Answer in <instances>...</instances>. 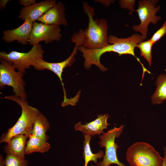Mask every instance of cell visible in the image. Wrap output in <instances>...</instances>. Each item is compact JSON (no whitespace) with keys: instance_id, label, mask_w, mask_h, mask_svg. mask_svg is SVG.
<instances>
[{"instance_id":"obj_26","label":"cell","mask_w":166,"mask_h":166,"mask_svg":"<svg viewBox=\"0 0 166 166\" xmlns=\"http://www.w3.org/2000/svg\"><path fill=\"white\" fill-rule=\"evenodd\" d=\"M164 155L162 166H166V147L164 148Z\"/></svg>"},{"instance_id":"obj_25","label":"cell","mask_w":166,"mask_h":166,"mask_svg":"<svg viewBox=\"0 0 166 166\" xmlns=\"http://www.w3.org/2000/svg\"><path fill=\"white\" fill-rule=\"evenodd\" d=\"M9 0H0V8L1 9H4L6 6L8 2L10 1Z\"/></svg>"},{"instance_id":"obj_22","label":"cell","mask_w":166,"mask_h":166,"mask_svg":"<svg viewBox=\"0 0 166 166\" xmlns=\"http://www.w3.org/2000/svg\"><path fill=\"white\" fill-rule=\"evenodd\" d=\"M166 34V20L162 26L152 35L150 40L153 44Z\"/></svg>"},{"instance_id":"obj_4","label":"cell","mask_w":166,"mask_h":166,"mask_svg":"<svg viewBox=\"0 0 166 166\" xmlns=\"http://www.w3.org/2000/svg\"><path fill=\"white\" fill-rule=\"evenodd\" d=\"M126 160L130 166H162L163 158L149 144L138 142L127 149Z\"/></svg>"},{"instance_id":"obj_23","label":"cell","mask_w":166,"mask_h":166,"mask_svg":"<svg viewBox=\"0 0 166 166\" xmlns=\"http://www.w3.org/2000/svg\"><path fill=\"white\" fill-rule=\"evenodd\" d=\"M135 2V0H121L119 2L121 8L127 9L129 10V14H131L132 12L135 10L134 8Z\"/></svg>"},{"instance_id":"obj_16","label":"cell","mask_w":166,"mask_h":166,"mask_svg":"<svg viewBox=\"0 0 166 166\" xmlns=\"http://www.w3.org/2000/svg\"><path fill=\"white\" fill-rule=\"evenodd\" d=\"M50 148V144L47 141L31 134L26 143L25 154L34 152L43 153L48 151Z\"/></svg>"},{"instance_id":"obj_7","label":"cell","mask_w":166,"mask_h":166,"mask_svg":"<svg viewBox=\"0 0 166 166\" xmlns=\"http://www.w3.org/2000/svg\"><path fill=\"white\" fill-rule=\"evenodd\" d=\"M124 127L122 125L118 127H115L99 136V145L101 148H105V151L102 160L98 162L96 166H109L112 164L127 166L118 159L117 150L119 147L115 142L116 138H118L122 133Z\"/></svg>"},{"instance_id":"obj_21","label":"cell","mask_w":166,"mask_h":166,"mask_svg":"<svg viewBox=\"0 0 166 166\" xmlns=\"http://www.w3.org/2000/svg\"><path fill=\"white\" fill-rule=\"evenodd\" d=\"M5 166H28V160L11 154L6 155L4 160Z\"/></svg>"},{"instance_id":"obj_3","label":"cell","mask_w":166,"mask_h":166,"mask_svg":"<svg viewBox=\"0 0 166 166\" xmlns=\"http://www.w3.org/2000/svg\"><path fill=\"white\" fill-rule=\"evenodd\" d=\"M15 101L21 108V114L17 122L4 133L0 139V143H7L13 136L19 134L25 135L27 138L31 134L33 124L37 116L40 112L36 108L29 105L26 100L15 95L3 97Z\"/></svg>"},{"instance_id":"obj_28","label":"cell","mask_w":166,"mask_h":166,"mask_svg":"<svg viewBox=\"0 0 166 166\" xmlns=\"http://www.w3.org/2000/svg\"><path fill=\"white\" fill-rule=\"evenodd\" d=\"M0 166H5L4 160L1 155L0 156Z\"/></svg>"},{"instance_id":"obj_13","label":"cell","mask_w":166,"mask_h":166,"mask_svg":"<svg viewBox=\"0 0 166 166\" xmlns=\"http://www.w3.org/2000/svg\"><path fill=\"white\" fill-rule=\"evenodd\" d=\"M109 117L107 114H98L97 118L91 122H86L85 124H82L81 122L76 123L74 127L75 130L81 132L84 135L91 136L102 134L104 130L107 129L110 125L107 122Z\"/></svg>"},{"instance_id":"obj_1","label":"cell","mask_w":166,"mask_h":166,"mask_svg":"<svg viewBox=\"0 0 166 166\" xmlns=\"http://www.w3.org/2000/svg\"><path fill=\"white\" fill-rule=\"evenodd\" d=\"M146 39L141 35L135 34L127 38H119L115 36L110 35L108 37L109 44L104 48L97 49H87L81 45L78 50L82 53L84 58V66L87 69H89L92 65L98 67L101 70L105 71L108 69L103 65L100 62V57L104 53L107 52H114L118 53L119 56L124 54L131 55L134 57L142 66L143 73L148 71L144 67L140 60L135 55L134 49L136 45Z\"/></svg>"},{"instance_id":"obj_18","label":"cell","mask_w":166,"mask_h":166,"mask_svg":"<svg viewBox=\"0 0 166 166\" xmlns=\"http://www.w3.org/2000/svg\"><path fill=\"white\" fill-rule=\"evenodd\" d=\"M84 140L83 146V156L84 159V166H88L89 163L93 161L96 164L98 163V159H101L104 156V152L101 150L95 153H93L91 151L90 141L92 136L89 135H84Z\"/></svg>"},{"instance_id":"obj_15","label":"cell","mask_w":166,"mask_h":166,"mask_svg":"<svg viewBox=\"0 0 166 166\" xmlns=\"http://www.w3.org/2000/svg\"><path fill=\"white\" fill-rule=\"evenodd\" d=\"M26 136L19 134L12 137L4 147V151L7 154L14 155L22 159L25 158Z\"/></svg>"},{"instance_id":"obj_27","label":"cell","mask_w":166,"mask_h":166,"mask_svg":"<svg viewBox=\"0 0 166 166\" xmlns=\"http://www.w3.org/2000/svg\"><path fill=\"white\" fill-rule=\"evenodd\" d=\"M99 1L103 5H104V6H108L110 4L113 2V1H111V0H107V1Z\"/></svg>"},{"instance_id":"obj_24","label":"cell","mask_w":166,"mask_h":166,"mask_svg":"<svg viewBox=\"0 0 166 166\" xmlns=\"http://www.w3.org/2000/svg\"><path fill=\"white\" fill-rule=\"evenodd\" d=\"M36 0H19V2L23 7H26L34 4L36 3Z\"/></svg>"},{"instance_id":"obj_6","label":"cell","mask_w":166,"mask_h":166,"mask_svg":"<svg viewBox=\"0 0 166 166\" xmlns=\"http://www.w3.org/2000/svg\"><path fill=\"white\" fill-rule=\"evenodd\" d=\"M44 53L42 46L39 44L33 45L31 49L26 53L12 51L7 53L1 51L0 58L11 63L18 71L24 74L26 69L33 66L38 59L43 58Z\"/></svg>"},{"instance_id":"obj_20","label":"cell","mask_w":166,"mask_h":166,"mask_svg":"<svg viewBox=\"0 0 166 166\" xmlns=\"http://www.w3.org/2000/svg\"><path fill=\"white\" fill-rule=\"evenodd\" d=\"M154 44L149 39L145 41H143L138 44L136 47L140 50L141 56L144 57L148 62L150 66L152 60V48Z\"/></svg>"},{"instance_id":"obj_14","label":"cell","mask_w":166,"mask_h":166,"mask_svg":"<svg viewBox=\"0 0 166 166\" xmlns=\"http://www.w3.org/2000/svg\"><path fill=\"white\" fill-rule=\"evenodd\" d=\"M64 4L58 2L48 10L38 21L45 24L66 26L68 23L65 17Z\"/></svg>"},{"instance_id":"obj_12","label":"cell","mask_w":166,"mask_h":166,"mask_svg":"<svg viewBox=\"0 0 166 166\" xmlns=\"http://www.w3.org/2000/svg\"><path fill=\"white\" fill-rule=\"evenodd\" d=\"M33 24L32 22L26 20L17 28L3 31L2 39L7 43L17 41L22 45L27 44L30 37Z\"/></svg>"},{"instance_id":"obj_5","label":"cell","mask_w":166,"mask_h":166,"mask_svg":"<svg viewBox=\"0 0 166 166\" xmlns=\"http://www.w3.org/2000/svg\"><path fill=\"white\" fill-rule=\"evenodd\" d=\"M83 39V30L81 29L77 33L74 34L72 38V42L75 44V46L70 56L65 60L59 62L52 63L44 60L43 58L38 59L33 66L38 70H49L54 73L59 78L61 83L64 93V100L62 103L67 102L69 98L67 97L66 90L62 81V74L64 69L71 66L75 61L74 57L77 53L78 47L82 45Z\"/></svg>"},{"instance_id":"obj_19","label":"cell","mask_w":166,"mask_h":166,"mask_svg":"<svg viewBox=\"0 0 166 166\" xmlns=\"http://www.w3.org/2000/svg\"><path fill=\"white\" fill-rule=\"evenodd\" d=\"M156 89L152 97L153 104H160L166 100V75L162 74L157 78Z\"/></svg>"},{"instance_id":"obj_8","label":"cell","mask_w":166,"mask_h":166,"mask_svg":"<svg viewBox=\"0 0 166 166\" xmlns=\"http://www.w3.org/2000/svg\"><path fill=\"white\" fill-rule=\"evenodd\" d=\"M12 64L1 59L0 64V88L3 89L5 85L11 87L15 95L26 100L25 89L26 83L22 77L24 74L16 71Z\"/></svg>"},{"instance_id":"obj_29","label":"cell","mask_w":166,"mask_h":166,"mask_svg":"<svg viewBox=\"0 0 166 166\" xmlns=\"http://www.w3.org/2000/svg\"><path fill=\"white\" fill-rule=\"evenodd\" d=\"M91 166H95L91 164ZM109 166H112V165H110Z\"/></svg>"},{"instance_id":"obj_17","label":"cell","mask_w":166,"mask_h":166,"mask_svg":"<svg viewBox=\"0 0 166 166\" xmlns=\"http://www.w3.org/2000/svg\"><path fill=\"white\" fill-rule=\"evenodd\" d=\"M49 127V123L47 118L40 112L34 122L31 134L47 141L49 137L46 132Z\"/></svg>"},{"instance_id":"obj_11","label":"cell","mask_w":166,"mask_h":166,"mask_svg":"<svg viewBox=\"0 0 166 166\" xmlns=\"http://www.w3.org/2000/svg\"><path fill=\"white\" fill-rule=\"evenodd\" d=\"M56 3L55 0H46L35 3L27 7H22L18 18L24 21L28 20L34 23Z\"/></svg>"},{"instance_id":"obj_2","label":"cell","mask_w":166,"mask_h":166,"mask_svg":"<svg viewBox=\"0 0 166 166\" xmlns=\"http://www.w3.org/2000/svg\"><path fill=\"white\" fill-rule=\"evenodd\" d=\"M83 9L89 19L88 27L83 31L82 45L89 49L102 48L109 44L108 24L103 18L94 19V8L83 2Z\"/></svg>"},{"instance_id":"obj_9","label":"cell","mask_w":166,"mask_h":166,"mask_svg":"<svg viewBox=\"0 0 166 166\" xmlns=\"http://www.w3.org/2000/svg\"><path fill=\"white\" fill-rule=\"evenodd\" d=\"M157 0H142L138 2L139 6L135 10L138 15L140 22L139 25L132 26L134 31L141 34V35L146 39L148 34V28L152 23L156 24L161 19L160 16L156 14L160 8V6H156Z\"/></svg>"},{"instance_id":"obj_10","label":"cell","mask_w":166,"mask_h":166,"mask_svg":"<svg viewBox=\"0 0 166 166\" xmlns=\"http://www.w3.org/2000/svg\"><path fill=\"white\" fill-rule=\"evenodd\" d=\"M58 26L45 24L36 21L33 23L29 41L30 44L33 45L44 42L45 44L51 43L54 41L61 40L62 34Z\"/></svg>"}]
</instances>
